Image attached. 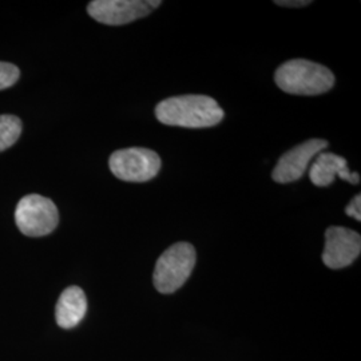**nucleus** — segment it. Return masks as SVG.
Returning a JSON list of instances; mask_svg holds the SVG:
<instances>
[{"mask_svg": "<svg viewBox=\"0 0 361 361\" xmlns=\"http://www.w3.org/2000/svg\"><path fill=\"white\" fill-rule=\"evenodd\" d=\"M276 4L279 6H283V7H305V6H310V0H283V1H274Z\"/></svg>", "mask_w": 361, "mask_h": 361, "instance_id": "nucleus-14", "label": "nucleus"}, {"mask_svg": "<svg viewBox=\"0 0 361 361\" xmlns=\"http://www.w3.org/2000/svg\"><path fill=\"white\" fill-rule=\"evenodd\" d=\"M110 170L119 180L146 182L153 180L161 170V158L145 147H129L113 153L109 159Z\"/></svg>", "mask_w": 361, "mask_h": 361, "instance_id": "nucleus-5", "label": "nucleus"}, {"mask_svg": "<svg viewBox=\"0 0 361 361\" xmlns=\"http://www.w3.org/2000/svg\"><path fill=\"white\" fill-rule=\"evenodd\" d=\"M159 6V0H94L89 3L87 13L99 23L123 26L147 16Z\"/></svg>", "mask_w": 361, "mask_h": 361, "instance_id": "nucleus-6", "label": "nucleus"}, {"mask_svg": "<svg viewBox=\"0 0 361 361\" xmlns=\"http://www.w3.org/2000/svg\"><path fill=\"white\" fill-rule=\"evenodd\" d=\"M22 121L15 116H0V152L7 150L19 140Z\"/></svg>", "mask_w": 361, "mask_h": 361, "instance_id": "nucleus-11", "label": "nucleus"}, {"mask_svg": "<svg viewBox=\"0 0 361 361\" xmlns=\"http://www.w3.org/2000/svg\"><path fill=\"white\" fill-rule=\"evenodd\" d=\"M361 237L355 231L341 226H331L325 232L324 264L331 269L349 267L360 256Z\"/></svg>", "mask_w": 361, "mask_h": 361, "instance_id": "nucleus-7", "label": "nucleus"}, {"mask_svg": "<svg viewBox=\"0 0 361 361\" xmlns=\"http://www.w3.org/2000/svg\"><path fill=\"white\" fill-rule=\"evenodd\" d=\"M87 312V300L79 286H68L56 302L55 317L61 328L71 329L77 326Z\"/></svg>", "mask_w": 361, "mask_h": 361, "instance_id": "nucleus-10", "label": "nucleus"}, {"mask_svg": "<svg viewBox=\"0 0 361 361\" xmlns=\"http://www.w3.org/2000/svg\"><path fill=\"white\" fill-rule=\"evenodd\" d=\"M20 77V71L16 66L7 62H0V90L8 89L16 83Z\"/></svg>", "mask_w": 361, "mask_h": 361, "instance_id": "nucleus-12", "label": "nucleus"}, {"mask_svg": "<svg viewBox=\"0 0 361 361\" xmlns=\"http://www.w3.org/2000/svg\"><path fill=\"white\" fill-rule=\"evenodd\" d=\"M274 80L288 94L320 95L334 87L335 75L325 66L305 59H292L277 68Z\"/></svg>", "mask_w": 361, "mask_h": 361, "instance_id": "nucleus-2", "label": "nucleus"}, {"mask_svg": "<svg viewBox=\"0 0 361 361\" xmlns=\"http://www.w3.org/2000/svg\"><path fill=\"white\" fill-rule=\"evenodd\" d=\"M224 110L216 99L207 95H180L168 98L157 104V119L168 126L204 129L219 125Z\"/></svg>", "mask_w": 361, "mask_h": 361, "instance_id": "nucleus-1", "label": "nucleus"}, {"mask_svg": "<svg viewBox=\"0 0 361 361\" xmlns=\"http://www.w3.org/2000/svg\"><path fill=\"white\" fill-rule=\"evenodd\" d=\"M328 147L325 140H310L307 142L300 143L288 153H285L277 162L271 173V178L279 183H289L300 180L310 162L316 155L323 153Z\"/></svg>", "mask_w": 361, "mask_h": 361, "instance_id": "nucleus-8", "label": "nucleus"}, {"mask_svg": "<svg viewBox=\"0 0 361 361\" xmlns=\"http://www.w3.org/2000/svg\"><path fill=\"white\" fill-rule=\"evenodd\" d=\"M195 249L189 243H177L166 249L155 264L153 283L159 293L178 290L190 277L195 267Z\"/></svg>", "mask_w": 361, "mask_h": 361, "instance_id": "nucleus-3", "label": "nucleus"}, {"mask_svg": "<svg viewBox=\"0 0 361 361\" xmlns=\"http://www.w3.org/2000/svg\"><path fill=\"white\" fill-rule=\"evenodd\" d=\"M345 213L349 217L361 221V195L357 194L352 198L348 207H345Z\"/></svg>", "mask_w": 361, "mask_h": 361, "instance_id": "nucleus-13", "label": "nucleus"}, {"mask_svg": "<svg viewBox=\"0 0 361 361\" xmlns=\"http://www.w3.org/2000/svg\"><path fill=\"white\" fill-rule=\"evenodd\" d=\"M19 231L28 237L47 235L58 226L59 213L51 200L38 194L23 197L15 210Z\"/></svg>", "mask_w": 361, "mask_h": 361, "instance_id": "nucleus-4", "label": "nucleus"}, {"mask_svg": "<svg viewBox=\"0 0 361 361\" xmlns=\"http://www.w3.org/2000/svg\"><path fill=\"white\" fill-rule=\"evenodd\" d=\"M336 177L347 180L349 183H359L360 176L350 173L348 162L344 157L332 153H320L310 166V182L319 188H325L334 183Z\"/></svg>", "mask_w": 361, "mask_h": 361, "instance_id": "nucleus-9", "label": "nucleus"}]
</instances>
